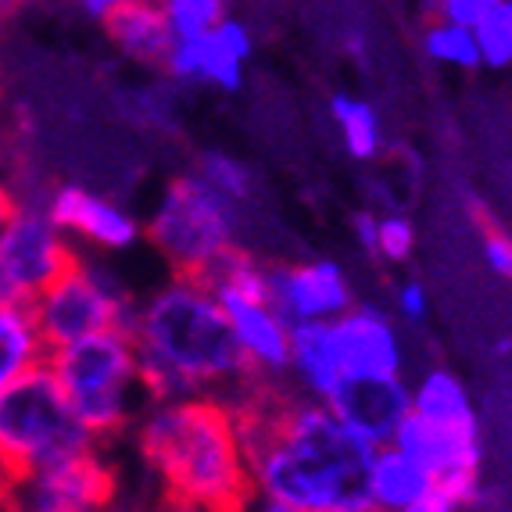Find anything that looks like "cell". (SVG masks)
<instances>
[{"label":"cell","instance_id":"34","mask_svg":"<svg viewBox=\"0 0 512 512\" xmlns=\"http://www.w3.org/2000/svg\"><path fill=\"white\" fill-rule=\"evenodd\" d=\"M15 205H18V187L11 183V176H4V169H0V233L8 226Z\"/></svg>","mask_w":512,"mask_h":512},{"label":"cell","instance_id":"7","mask_svg":"<svg viewBox=\"0 0 512 512\" xmlns=\"http://www.w3.org/2000/svg\"><path fill=\"white\" fill-rule=\"evenodd\" d=\"M137 294L108 262V255L79 251L76 262L33 301L36 326L47 351L104 330H129Z\"/></svg>","mask_w":512,"mask_h":512},{"label":"cell","instance_id":"33","mask_svg":"<svg viewBox=\"0 0 512 512\" xmlns=\"http://www.w3.org/2000/svg\"><path fill=\"white\" fill-rule=\"evenodd\" d=\"M398 512H459V505L444 495V491H434V495L419 498V502L405 505V509H398Z\"/></svg>","mask_w":512,"mask_h":512},{"label":"cell","instance_id":"3","mask_svg":"<svg viewBox=\"0 0 512 512\" xmlns=\"http://www.w3.org/2000/svg\"><path fill=\"white\" fill-rule=\"evenodd\" d=\"M129 434L162 495L226 512L251 495L244 423L230 398H147Z\"/></svg>","mask_w":512,"mask_h":512},{"label":"cell","instance_id":"14","mask_svg":"<svg viewBox=\"0 0 512 512\" xmlns=\"http://www.w3.org/2000/svg\"><path fill=\"white\" fill-rule=\"evenodd\" d=\"M333 416L366 444L380 448L391 444L398 427L412 412V391L402 376H369V380H344L326 402Z\"/></svg>","mask_w":512,"mask_h":512},{"label":"cell","instance_id":"17","mask_svg":"<svg viewBox=\"0 0 512 512\" xmlns=\"http://www.w3.org/2000/svg\"><path fill=\"white\" fill-rule=\"evenodd\" d=\"M287 380H291V391L305 394V398H316V402H330L333 391L344 384L330 323L291 326V366H287Z\"/></svg>","mask_w":512,"mask_h":512},{"label":"cell","instance_id":"18","mask_svg":"<svg viewBox=\"0 0 512 512\" xmlns=\"http://www.w3.org/2000/svg\"><path fill=\"white\" fill-rule=\"evenodd\" d=\"M434 491L437 480L398 444H380L373 452V466H369V509L373 512H398Z\"/></svg>","mask_w":512,"mask_h":512},{"label":"cell","instance_id":"36","mask_svg":"<svg viewBox=\"0 0 512 512\" xmlns=\"http://www.w3.org/2000/svg\"><path fill=\"white\" fill-rule=\"evenodd\" d=\"M22 4H29V0H0V15H8V11L22 8Z\"/></svg>","mask_w":512,"mask_h":512},{"label":"cell","instance_id":"15","mask_svg":"<svg viewBox=\"0 0 512 512\" xmlns=\"http://www.w3.org/2000/svg\"><path fill=\"white\" fill-rule=\"evenodd\" d=\"M237 348L258 384H280L291 366V323L273 298H219Z\"/></svg>","mask_w":512,"mask_h":512},{"label":"cell","instance_id":"12","mask_svg":"<svg viewBox=\"0 0 512 512\" xmlns=\"http://www.w3.org/2000/svg\"><path fill=\"white\" fill-rule=\"evenodd\" d=\"M269 298L291 326L333 323L355 305L351 276L333 258H305L269 269Z\"/></svg>","mask_w":512,"mask_h":512},{"label":"cell","instance_id":"11","mask_svg":"<svg viewBox=\"0 0 512 512\" xmlns=\"http://www.w3.org/2000/svg\"><path fill=\"white\" fill-rule=\"evenodd\" d=\"M251 54H255L251 29L240 18L226 15L208 33L176 36L162 72L180 86H212L222 94H233L244 83Z\"/></svg>","mask_w":512,"mask_h":512},{"label":"cell","instance_id":"6","mask_svg":"<svg viewBox=\"0 0 512 512\" xmlns=\"http://www.w3.org/2000/svg\"><path fill=\"white\" fill-rule=\"evenodd\" d=\"M97 448L58 376L43 362L0 394V484Z\"/></svg>","mask_w":512,"mask_h":512},{"label":"cell","instance_id":"9","mask_svg":"<svg viewBox=\"0 0 512 512\" xmlns=\"http://www.w3.org/2000/svg\"><path fill=\"white\" fill-rule=\"evenodd\" d=\"M0 498L11 512H108L119 498V473L97 444L0 484Z\"/></svg>","mask_w":512,"mask_h":512},{"label":"cell","instance_id":"2","mask_svg":"<svg viewBox=\"0 0 512 512\" xmlns=\"http://www.w3.org/2000/svg\"><path fill=\"white\" fill-rule=\"evenodd\" d=\"M140 376L147 398H244L258 384L240 355L226 308L201 276H169L133 312Z\"/></svg>","mask_w":512,"mask_h":512},{"label":"cell","instance_id":"21","mask_svg":"<svg viewBox=\"0 0 512 512\" xmlns=\"http://www.w3.org/2000/svg\"><path fill=\"white\" fill-rule=\"evenodd\" d=\"M330 122L341 137L344 151L355 162H376L384 154V119L376 104L355 94H333L330 97Z\"/></svg>","mask_w":512,"mask_h":512},{"label":"cell","instance_id":"27","mask_svg":"<svg viewBox=\"0 0 512 512\" xmlns=\"http://www.w3.org/2000/svg\"><path fill=\"white\" fill-rule=\"evenodd\" d=\"M505 0H434L437 18H448V22H459V26H477L484 22L495 8H502Z\"/></svg>","mask_w":512,"mask_h":512},{"label":"cell","instance_id":"32","mask_svg":"<svg viewBox=\"0 0 512 512\" xmlns=\"http://www.w3.org/2000/svg\"><path fill=\"white\" fill-rule=\"evenodd\" d=\"M72 11H79V15L94 18V22H104V18L111 15V11L126 8V4H137V0H65Z\"/></svg>","mask_w":512,"mask_h":512},{"label":"cell","instance_id":"22","mask_svg":"<svg viewBox=\"0 0 512 512\" xmlns=\"http://www.w3.org/2000/svg\"><path fill=\"white\" fill-rule=\"evenodd\" d=\"M194 172L212 190H219L226 201H233L240 212L251 205V197H255V190H258L255 169H251L244 158H237V154H230V151H215V147H212V151H201V154H197Z\"/></svg>","mask_w":512,"mask_h":512},{"label":"cell","instance_id":"10","mask_svg":"<svg viewBox=\"0 0 512 512\" xmlns=\"http://www.w3.org/2000/svg\"><path fill=\"white\" fill-rule=\"evenodd\" d=\"M43 201H47V212L54 215V222L69 233L79 251L111 258L122 255V251H133L144 240V222L137 219V212L94 187L51 183L43 190Z\"/></svg>","mask_w":512,"mask_h":512},{"label":"cell","instance_id":"30","mask_svg":"<svg viewBox=\"0 0 512 512\" xmlns=\"http://www.w3.org/2000/svg\"><path fill=\"white\" fill-rule=\"evenodd\" d=\"M137 512H226V509H215V505H201V502H190V498L162 495V491H158V498H154V502H147L144 509H137Z\"/></svg>","mask_w":512,"mask_h":512},{"label":"cell","instance_id":"29","mask_svg":"<svg viewBox=\"0 0 512 512\" xmlns=\"http://www.w3.org/2000/svg\"><path fill=\"white\" fill-rule=\"evenodd\" d=\"M480 251H484L487 265L495 269L502 280L512 283V237L505 230H484V240H480Z\"/></svg>","mask_w":512,"mask_h":512},{"label":"cell","instance_id":"5","mask_svg":"<svg viewBox=\"0 0 512 512\" xmlns=\"http://www.w3.org/2000/svg\"><path fill=\"white\" fill-rule=\"evenodd\" d=\"M144 240L158 251L172 276L205 280L230 251L240 248V208L208 187L197 172L165 183L144 219Z\"/></svg>","mask_w":512,"mask_h":512},{"label":"cell","instance_id":"31","mask_svg":"<svg viewBox=\"0 0 512 512\" xmlns=\"http://www.w3.org/2000/svg\"><path fill=\"white\" fill-rule=\"evenodd\" d=\"M376 222H380V215H373L369 208L351 215V230H355V240L366 255H376Z\"/></svg>","mask_w":512,"mask_h":512},{"label":"cell","instance_id":"23","mask_svg":"<svg viewBox=\"0 0 512 512\" xmlns=\"http://www.w3.org/2000/svg\"><path fill=\"white\" fill-rule=\"evenodd\" d=\"M423 51L430 61L444 65V69H480V51H477V36L470 26H459V22H448V18H434L427 29H423Z\"/></svg>","mask_w":512,"mask_h":512},{"label":"cell","instance_id":"4","mask_svg":"<svg viewBox=\"0 0 512 512\" xmlns=\"http://www.w3.org/2000/svg\"><path fill=\"white\" fill-rule=\"evenodd\" d=\"M47 366L58 376L69 405L97 437V444L129 434L144 412L147 391L129 330L90 333L72 344L51 348Z\"/></svg>","mask_w":512,"mask_h":512},{"label":"cell","instance_id":"1","mask_svg":"<svg viewBox=\"0 0 512 512\" xmlns=\"http://www.w3.org/2000/svg\"><path fill=\"white\" fill-rule=\"evenodd\" d=\"M248 444L251 491L294 512L369 509L373 444L355 437L333 409L280 384H255L237 398Z\"/></svg>","mask_w":512,"mask_h":512},{"label":"cell","instance_id":"19","mask_svg":"<svg viewBox=\"0 0 512 512\" xmlns=\"http://www.w3.org/2000/svg\"><path fill=\"white\" fill-rule=\"evenodd\" d=\"M43 362H47V344L33 308L0 301V394Z\"/></svg>","mask_w":512,"mask_h":512},{"label":"cell","instance_id":"20","mask_svg":"<svg viewBox=\"0 0 512 512\" xmlns=\"http://www.w3.org/2000/svg\"><path fill=\"white\" fill-rule=\"evenodd\" d=\"M412 391V416L430 419V423H444V427H477V412H473V398L466 391L459 376L452 369H427Z\"/></svg>","mask_w":512,"mask_h":512},{"label":"cell","instance_id":"38","mask_svg":"<svg viewBox=\"0 0 512 512\" xmlns=\"http://www.w3.org/2000/svg\"><path fill=\"white\" fill-rule=\"evenodd\" d=\"M351 512H373V509H351Z\"/></svg>","mask_w":512,"mask_h":512},{"label":"cell","instance_id":"16","mask_svg":"<svg viewBox=\"0 0 512 512\" xmlns=\"http://www.w3.org/2000/svg\"><path fill=\"white\" fill-rule=\"evenodd\" d=\"M101 26L111 47L133 65H144V69H162L172 40H176L154 0H137V4L111 11Z\"/></svg>","mask_w":512,"mask_h":512},{"label":"cell","instance_id":"25","mask_svg":"<svg viewBox=\"0 0 512 512\" xmlns=\"http://www.w3.org/2000/svg\"><path fill=\"white\" fill-rule=\"evenodd\" d=\"M473 36H477L480 65H487V69H509L512 65V15L505 4L491 11L484 22H477Z\"/></svg>","mask_w":512,"mask_h":512},{"label":"cell","instance_id":"24","mask_svg":"<svg viewBox=\"0 0 512 512\" xmlns=\"http://www.w3.org/2000/svg\"><path fill=\"white\" fill-rule=\"evenodd\" d=\"M169 22L172 36L208 33L226 18V0H154Z\"/></svg>","mask_w":512,"mask_h":512},{"label":"cell","instance_id":"26","mask_svg":"<svg viewBox=\"0 0 512 512\" xmlns=\"http://www.w3.org/2000/svg\"><path fill=\"white\" fill-rule=\"evenodd\" d=\"M412 248H416L412 222L398 212L380 215V222H376V255L384 258V262H409Z\"/></svg>","mask_w":512,"mask_h":512},{"label":"cell","instance_id":"28","mask_svg":"<svg viewBox=\"0 0 512 512\" xmlns=\"http://www.w3.org/2000/svg\"><path fill=\"white\" fill-rule=\"evenodd\" d=\"M394 308H398V319H405V323H423L430 312V291L419 280H405L394 291Z\"/></svg>","mask_w":512,"mask_h":512},{"label":"cell","instance_id":"8","mask_svg":"<svg viewBox=\"0 0 512 512\" xmlns=\"http://www.w3.org/2000/svg\"><path fill=\"white\" fill-rule=\"evenodd\" d=\"M76 255L79 248L47 212L43 194H18L15 212L0 233V301L33 308Z\"/></svg>","mask_w":512,"mask_h":512},{"label":"cell","instance_id":"35","mask_svg":"<svg viewBox=\"0 0 512 512\" xmlns=\"http://www.w3.org/2000/svg\"><path fill=\"white\" fill-rule=\"evenodd\" d=\"M233 512H294V509H287V505H280V502H273V498L255 495V491H251V495L244 498Z\"/></svg>","mask_w":512,"mask_h":512},{"label":"cell","instance_id":"37","mask_svg":"<svg viewBox=\"0 0 512 512\" xmlns=\"http://www.w3.org/2000/svg\"><path fill=\"white\" fill-rule=\"evenodd\" d=\"M0 512H11V509H8V502H4V498H0Z\"/></svg>","mask_w":512,"mask_h":512},{"label":"cell","instance_id":"13","mask_svg":"<svg viewBox=\"0 0 512 512\" xmlns=\"http://www.w3.org/2000/svg\"><path fill=\"white\" fill-rule=\"evenodd\" d=\"M333 348L341 359L344 380H369V376H402L405 351L398 326L376 305H351L344 316L330 323Z\"/></svg>","mask_w":512,"mask_h":512}]
</instances>
